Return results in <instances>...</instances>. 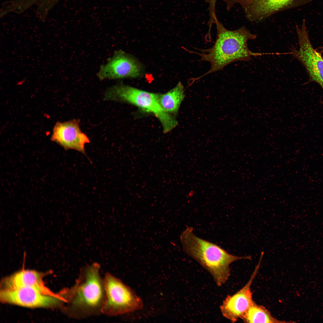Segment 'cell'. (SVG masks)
I'll return each instance as SVG.
<instances>
[{
	"label": "cell",
	"instance_id": "13",
	"mask_svg": "<svg viewBox=\"0 0 323 323\" xmlns=\"http://www.w3.org/2000/svg\"><path fill=\"white\" fill-rule=\"evenodd\" d=\"M183 85L179 82L174 88L167 92L159 94V102L163 110L171 115L176 114L185 97Z\"/></svg>",
	"mask_w": 323,
	"mask_h": 323
},
{
	"label": "cell",
	"instance_id": "4",
	"mask_svg": "<svg viewBox=\"0 0 323 323\" xmlns=\"http://www.w3.org/2000/svg\"><path fill=\"white\" fill-rule=\"evenodd\" d=\"M104 99L128 103L143 111L153 114L160 122L165 133L171 131L178 124L174 117L165 111L161 107L158 93L119 84L108 89L105 92Z\"/></svg>",
	"mask_w": 323,
	"mask_h": 323
},
{
	"label": "cell",
	"instance_id": "6",
	"mask_svg": "<svg viewBox=\"0 0 323 323\" xmlns=\"http://www.w3.org/2000/svg\"><path fill=\"white\" fill-rule=\"evenodd\" d=\"M299 48L291 49L292 55L304 67L309 77L307 83L314 82L323 90V58L321 53L315 49L310 42L308 31L304 19L301 27L296 26ZM323 104V99L320 101Z\"/></svg>",
	"mask_w": 323,
	"mask_h": 323
},
{
	"label": "cell",
	"instance_id": "3",
	"mask_svg": "<svg viewBox=\"0 0 323 323\" xmlns=\"http://www.w3.org/2000/svg\"><path fill=\"white\" fill-rule=\"evenodd\" d=\"M192 227L182 233L180 240L184 252L198 262L213 277L218 286L226 283L230 275V265L250 256L239 257L230 254L220 246L197 236Z\"/></svg>",
	"mask_w": 323,
	"mask_h": 323
},
{
	"label": "cell",
	"instance_id": "1",
	"mask_svg": "<svg viewBox=\"0 0 323 323\" xmlns=\"http://www.w3.org/2000/svg\"><path fill=\"white\" fill-rule=\"evenodd\" d=\"M100 268L96 262L84 267L74 286L61 292L64 309L71 317L79 319L101 313L105 290Z\"/></svg>",
	"mask_w": 323,
	"mask_h": 323
},
{
	"label": "cell",
	"instance_id": "14",
	"mask_svg": "<svg viewBox=\"0 0 323 323\" xmlns=\"http://www.w3.org/2000/svg\"><path fill=\"white\" fill-rule=\"evenodd\" d=\"M246 323H284L273 317L263 306L258 305L254 301L241 318Z\"/></svg>",
	"mask_w": 323,
	"mask_h": 323
},
{
	"label": "cell",
	"instance_id": "15",
	"mask_svg": "<svg viewBox=\"0 0 323 323\" xmlns=\"http://www.w3.org/2000/svg\"><path fill=\"white\" fill-rule=\"evenodd\" d=\"M226 3L227 10H229L236 4L240 5L243 10L247 6L249 0H223ZM209 4L208 10L209 11L210 19L208 22L209 27H211L214 24L215 19L217 18L216 13V5L217 0H206Z\"/></svg>",
	"mask_w": 323,
	"mask_h": 323
},
{
	"label": "cell",
	"instance_id": "10",
	"mask_svg": "<svg viewBox=\"0 0 323 323\" xmlns=\"http://www.w3.org/2000/svg\"><path fill=\"white\" fill-rule=\"evenodd\" d=\"M79 120L73 119L55 124L51 138L65 150L73 149L85 153V146L89 143L87 136L80 128Z\"/></svg>",
	"mask_w": 323,
	"mask_h": 323
},
{
	"label": "cell",
	"instance_id": "2",
	"mask_svg": "<svg viewBox=\"0 0 323 323\" xmlns=\"http://www.w3.org/2000/svg\"><path fill=\"white\" fill-rule=\"evenodd\" d=\"M217 36L213 45L206 49H198L199 53L189 51L198 55L200 61L209 62L210 69L197 79L221 70L231 63L237 61H248L252 57L261 55L260 53L253 52L247 46L248 41L257 37L245 26L234 30L226 28L217 18L214 21Z\"/></svg>",
	"mask_w": 323,
	"mask_h": 323
},
{
	"label": "cell",
	"instance_id": "9",
	"mask_svg": "<svg viewBox=\"0 0 323 323\" xmlns=\"http://www.w3.org/2000/svg\"><path fill=\"white\" fill-rule=\"evenodd\" d=\"M262 256L247 283L240 290L232 295H229L220 306L223 316L232 322H234L247 311L254 302L251 286L258 272Z\"/></svg>",
	"mask_w": 323,
	"mask_h": 323
},
{
	"label": "cell",
	"instance_id": "16",
	"mask_svg": "<svg viewBox=\"0 0 323 323\" xmlns=\"http://www.w3.org/2000/svg\"><path fill=\"white\" fill-rule=\"evenodd\" d=\"M318 49H319V52H320L321 54H322L323 53V46L320 47Z\"/></svg>",
	"mask_w": 323,
	"mask_h": 323
},
{
	"label": "cell",
	"instance_id": "11",
	"mask_svg": "<svg viewBox=\"0 0 323 323\" xmlns=\"http://www.w3.org/2000/svg\"><path fill=\"white\" fill-rule=\"evenodd\" d=\"M312 0H249L244 10L247 19L258 22L280 12L306 4Z\"/></svg>",
	"mask_w": 323,
	"mask_h": 323
},
{
	"label": "cell",
	"instance_id": "12",
	"mask_svg": "<svg viewBox=\"0 0 323 323\" xmlns=\"http://www.w3.org/2000/svg\"><path fill=\"white\" fill-rule=\"evenodd\" d=\"M2 289H10L21 287H33L44 294L54 296H59L45 285L41 273L32 270L19 271L5 278L2 282Z\"/></svg>",
	"mask_w": 323,
	"mask_h": 323
},
{
	"label": "cell",
	"instance_id": "5",
	"mask_svg": "<svg viewBox=\"0 0 323 323\" xmlns=\"http://www.w3.org/2000/svg\"><path fill=\"white\" fill-rule=\"evenodd\" d=\"M103 279L105 296L101 313L116 316L141 309V298L129 287L109 273Z\"/></svg>",
	"mask_w": 323,
	"mask_h": 323
},
{
	"label": "cell",
	"instance_id": "7",
	"mask_svg": "<svg viewBox=\"0 0 323 323\" xmlns=\"http://www.w3.org/2000/svg\"><path fill=\"white\" fill-rule=\"evenodd\" d=\"M58 296L44 294L36 288L21 287L1 290L0 299L2 302L28 307H51L62 305L63 298L60 293Z\"/></svg>",
	"mask_w": 323,
	"mask_h": 323
},
{
	"label": "cell",
	"instance_id": "8",
	"mask_svg": "<svg viewBox=\"0 0 323 323\" xmlns=\"http://www.w3.org/2000/svg\"><path fill=\"white\" fill-rule=\"evenodd\" d=\"M142 73L141 66L137 60L119 50L115 52L105 64L101 66L97 75L100 80L115 79L137 77Z\"/></svg>",
	"mask_w": 323,
	"mask_h": 323
}]
</instances>
